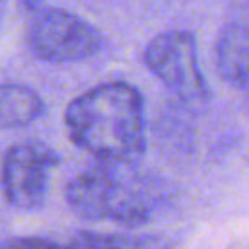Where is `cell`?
Returning <instances> with one entry per match:
<instances>
[{
  "instance_id": "obj_5",
  "label": "cell",
  "mask_w": 249,
  "mask_h": 249,
  "mask_svg": "<svg viewBox=\"0 0 249 249\" xmlns=\"http://www.w3.org/2000/svg\"><path fill=\"white\" fill-rule=\"evenodd\" d=\"M58 165V154L41 140H23L14 144L0 169V181L6 200L19 210L43 206L53 169Z\"/></svg>"
},
{
  "instance_id": "obj_7",
  "label": "cell",
  "mask_w": 249,
  "mask_h": 249,
  "mask_svg": "<svg viewBox=\"0 0 249 249\" xmlns=\"http://www.w3.org/2000/svg\"><path fill=\"white\" fill-rule=\"evenodd\" d=\"M45 113L43 97L23 84H0V128L27 126Z\"/></svg>"
},
{
  "instance_id": "obj_11",
  "label": "cell",
  "mask_w": 249,
  "mask_h": 249,
  "mask_svg": "<svg viewBox=\"0 0 249 249\" xmlns=\"http://www.w3.org/2000/svg\"><path fill=\"white\" fill-rule=\"evenodd\" d=\"M4 4H6V0H0V23H2V16H4Z\"/></svg>"
},
{
  "instance_id": "obj_10",
  "label": "cell",
  "mask_w": 249,
  "mask_h": 249,
  "mask_svg": "<svg viewBox=\"0 0 249 249\" xmlns=\"http://www.w3.org/2000/svg\"><path fill=\"white\" fill-rule=\"evenodd\" d=\"M45 0H18L19 8H23L25 12H37L41 6H43Z\"/></svg>"
},
{
  "instance_id": "obj_4",
  "label": "cell",
  "mask_w": 249,
  "mask_h": 249,
  "mask_svg": "<svg viewBox=\"0 0 249 249\" xmlns=\"http://www.w3.org/2000/svg\"><path fill=\"white\" fill-rule=\"evenodd\" d=\"M31 53L45 62H80L95 56L105 39L97 27L62 8L37 10L27 27Z\"/></svg>"
},
{
  "instance_id": "obj_6",
  "label": "cell",
  "mask_w": 249,
  "mask_h": 249,
  "mask_svg": "<svg viewBox=\"0 0 249 249\" xmlns=\"http://www.w3.org/2000/svg\"><path fill=\"white\" fill-rule=\"evenodd\" d=\"M216 64L222 80L235 88L249 84V25L230 23L216 43Z\"/></svg>"
},
{
  "instance_id": "obj_3",
  "label": "cell",
  "mask_w": 249,
  "mask_h": 249,
  "mask_svg": "<svg viewBox=\"0 0 249 249\" xmlns=\"http://www.w3.org/2000/svg\"><path fill=\"white\" fill-rule=\"evenodd\" d=\"M146 68L179 97L191 111H202L210 103V89L198 66L196 41L187 29L161 31L144 49Z\"/></svg>"
},
{
  "instance_id": "obj_9",
  "label": "cell",
  "mask_w": 249,
  "mask_h": 249,
  "mask_svg": "<svg viewBox=\"0 0 249 249\" xmlns=\"http://www.w3.org/2000/svg\"><path fill=\"white\" fill-rule=\"evenodd\" d=\"M45 245H56V241L49 237H16L0 243V247H45Z\"/></svg>"
},
{
  "instance_id": "obj_2",
  "label": "cell",
  "mask_w": 249,
  "mask_h": 249,
  "mask_svg": "<svg viewBox=\"0 0 249 249\" xmlns=\"http://www.w3.org/2000/svg\"><path fill=\"white\" fill-rule=\"evenodd\" d=\"M64 196L70 210L84 220L140 228L154 220L163 189L138 173L134 163L97 161L68 181Z\"/></svg>"
},
{
  "instance_id": "obj_8",
  "label": "cell",
  "mask_w": 249,
  "mask_h": 249,
  "mask_svg": "<svg viewBox=\"0 0 249 249\" xmlns=\"http://www.w3.org/2000/svg\"><path fill=\"white\" fill-rule=\"evenodd\" d=\"M160 241L150 237H138V235H126V233H97V231H80L72 239H68V245L72 247H146V245H158Z\"/></svg>"
},
{
  "instance_id": "obj_1",
  "label": "cell",
  "mask_w": 249,
  "mask_h": 249,
  "mask_svg": "<svg viewBox=\"0 0 249 249\" xmlns=\"http://www.w3.org/2000/svg\"><path fill=\"white\" fill-rule=\"evenodd\" d=\"M68 138L99 161L136 163L146 148L144 99L126 82L99 84L64 111Z\"/></svg>"
}]
</instances>
